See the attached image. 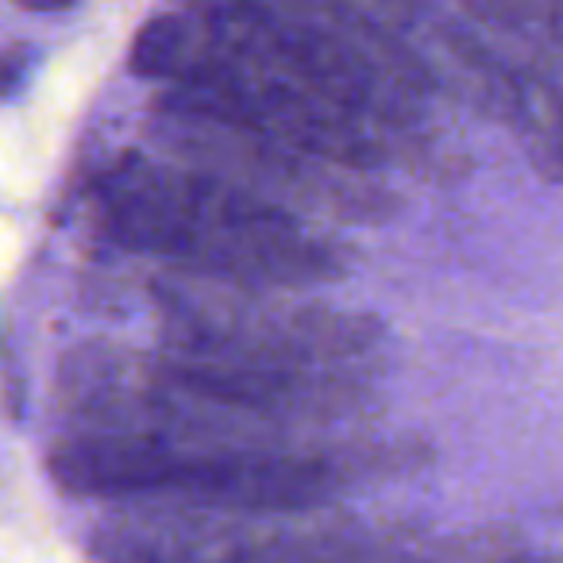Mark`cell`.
I'll list each match as a JSON object with an SVG mask.
<instances>
[{"instance_id":"cell-1","label":"cell","mask_w":563,"mask_h":563,"mask_svg":"<svg viewBox=\"0 0 563 563\" xmlns=\"http://www.w3.org/2000/svg\"><path fill=\"white\" fill-rule=\"evenodd\" d=\"M63 401L81 432L178 444H290L360 429L375 417V378L271 375L181 352L78 347Z\"/></svg>"},{"instance_id":"cell-2","label":"cell","mask_w":563,"mask_h":563,"mask_svg":"<svg viewBox=\"0 0 563 563\" xmlns=\"http://www.w3.org/2000/svg\"><path fill=\"white\" fill-rule=\"evenodd\" d=\"M413 467V448L360 437L290 444H178L78 432L51 452V478L74 498L166 501L224 514H317L367 478Z\"/></svg>"},{"instance_id":"cell-3","label":"cell","mask_w":563,"mask_h":563,"mask_svg":"<svg viewBox=\"0 0 563 563\" xmlns=\"http://www.w3.org/2000/svg\"><path fill=\"white\" fill-rule=\"evenodd\" d=\"M101 220L120 247L201 278L317 290L347 271L321 224L189 163L124 155L101 181Z\"/></svg>"},{"instance_id":"cell-4","label":"cell","mask_w":563,"mask_h":563,"mask_svg":"<svg viewBox=\"0 0 563 563\" xmlns=\"http://www.w3.org/2000/svg\"><path fill=\"white\" fill-rule=\"evenodd\" d=\"M155 306L163 344L194 360L306 378H378L383 371L386 324L313 290L166 271L155 282Z\"/></svg>"},{"instance_id":"cell-5","label":"cell","mask_w":563,"mask_h":563,"mask_svg":"<svg viewBox=\"0 0 563 563\" xmlns=\"http://www.w3.org/2000/svg\"><path fill=\"white\" fill-rule=\"evenodd\" d=\"M197 16L317 97L398 140L421 124L429 70L344 0H194Z\"/></svg>"},{"instance_id":"cell-6","label":"cell","mask_w":563,"mask_h":563,"mask_svg":"<svg viewBox=\"0 0 563 563\" xmlns=\"http://www.w3.org/2000/svg\"><path fill=\"white\" fill-rule=\"evenodd\" d=\"M163 140L181 155V163L228 178L251 189L263 201L282 205L313 224H378L394 212V194L378 186L375 174L329 163L309 151L235 132L228 124L158 109Z\"/></svg>"},{"instance_id":"cell-7","label":"cell","mask_w":563,"mask_h":563,"mask_svg":"<svg viewBox=\"0 0 563 563\" xmlns=\"http://www.w3.org/2000/svg\"><path fill=\"white\" fill-rule=\"evenodd\" d=\"M344 514H224L132 501L93 532L101 563H309L340 537Z\"/></svg>"},{"instance_id":"cell-8","label":"cell","mask_w":563,"mask_h":563,"mask_svg":"<svg viewBox=\"0 0 563 563\" xmlns=\"http://www.w3.org/2000/svg\"><path fill=\"white\" fill-rule=\"evenodd\" d=\"M517 548L509 537H455V540H421L390 529V525H371L360 517H347L340 537L309 563H514Z\"/></svg>"},{"instance_id":"cell-9","label":"cell","mask_w":563,"mask_h":563,"mask_svg":"<svg viewBox=\"0 0 563 563\" xmlns=\"http://www.w3.org/2000/svg\"><path fill=\"white\" fill-rule=\"evenodd\" d=\"M24 74H27V51H20V47L0 51V97L16 93Z\"/></svg>"},{"instance_id":"cell-10","label":"cell","mask_w":563,"mask_h":563,"mask_svg":"<svg viewBox=\"0 0 563 563\" xmlns=\"http://www.w3.org/2000/svg\"><path fill=\"white\" fill-rule=\"evenodd\" d=\"M12 4L24 12H66V9H74L78 0H12Z\"/></svg>"}]
</instances>
